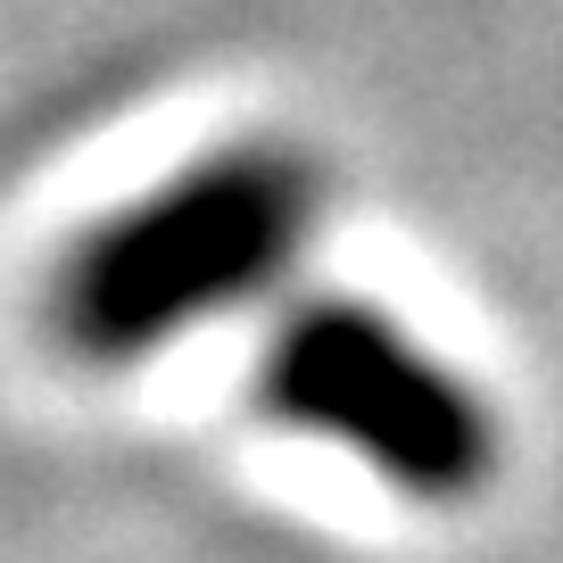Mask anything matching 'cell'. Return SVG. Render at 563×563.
<instances>
[{
  "mask_svg": "<svg viewBox=\"0 0 563 563\" xmlns=\"http://www.w3.org/2000/svg\"><path fill=\"white\" fill-rule=\"evenodd\" d=\"M307 232L316 166L265 141L216 150L67 249L51 282V332L84 365H133L274 290L299 265Z\"/></svg>",
  "mask_w": 563,
  "mask_h": 563,
  "instance_id": "cell-1",
  "label": "cell"
},
{
  "mask_svg": "<svg viewBox=\"0 0 563 563\" xmlns=\"http://www.w3.org/2000/svg\"><path fill=\"white\" fill-rule=\"evenodd\" d=\"M257 389L290 431L349 448L422 506H456L489 481V406L365 299H307L274 332Z\"/></svg>",
  "mask_w": 563,
  "mask_h": 563,
  "instance_id": "cell-2",
  "label": "cell"
}]
</instances>
